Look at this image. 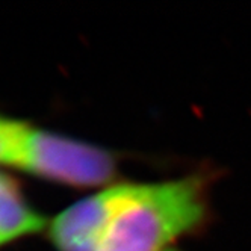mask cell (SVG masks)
Listing matches in <instances>:
<instances>
[{
	"label": "cell",
	"instance_id": "cell-1",
	"mask_svg": "<svg viewBox=\"0 0 251 251\" xmlns=\"http://www.w3.org/2000/svg\"><path fill=\"white\" fill-rule=\"evenodd\" d=\"M218 171L206 168L162 182L115 183L103 189L106 210L94 251H180L207 228Z\"/></svg>",
	"mask_w": 251,
	"mask_h": 251
},
{
	"label": "cell",
	"instance_id": "cell-3",
	"mask_svg": "<svg viewBox=\"0 0 251 251\" xmlns=\"http://www.w3.org/2000/svg\"><path fill=\"white\" fill-rule=\"evenodd\" d=\"M44 224L41 215L26 203L17 183L0 174V245L40 231Z\"/></svg>",
	"mask_w": 251,
	"mask_h": 251
},
{
	"label": "cell",
	"instance_id": "cell-2",
	"mask_svg": "<svg viewBox=\"0 0 251 251\" xmlns=\"http://www.w3.org/2000/svg\"><path fill=\"white\" fill-rule=\"evenodd\" d=\"M120 160L112 150L27 126L14 167L67 186L107 188L120 174Z\"/></svg>",
	"mask_w": 251,
	"mask_h": 251
},
{
	"label": "cell",
	"instance_id": "cell-4",
	"mask_svg": "<svg viewBox=\"0 0 251 251\" xmlns=\"http://www.w3.org/2000/svg\"><path fill=\"white\" fill-rule=\"evenodd\" d=\"M17 121L0 115V165H6L15 136Z\"/></svg>",
	"mask_w": 251,
	"mask_h": 251
}]
</instances>
